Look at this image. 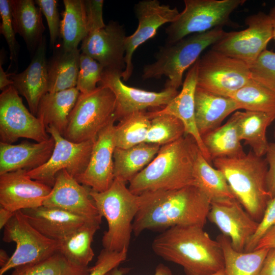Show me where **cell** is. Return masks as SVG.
Segmentation results:
<instances>
[{
  "mask_svg": "<svg viewBox=\"0 0 275 275\" xmlns=\"http://www.w3.org/2000/svg\"><path fill=\"white\" fill-rule=\"evenodd\" d=\"M160 147L143 143L128 148L116 147L113 155L115 178L129 182L151 162Z\"/></svg>",
  "mask_w": 275,
  "mask_h": 275,
  "instance_id": "cell-28",
  "label": "cell"
},
{
  "mask_svg": "<svg viewBox=\"0 0 275 275\" xmlns=\"http://www.w3.org/2000/svg\"><path fill=\"white\" fill-rule=\"evenodd\" d=\"M90 269L73 264L58 252L40 262L16 267L11 275H86Z\"/></svg>",
  "mask_w": 275,
  "mask_h": 275,
  "instance_id": "cell-38",
  "label": "cell"
},
{
  "mask_svg": "<svg viewBox=\"0 0 275 275\" xmlns=\"http://www.w3.org/2000/svg\"><path fill=\"white\" fill-rule=\"evenodd\" d=\"M47 20L50 35V45L53 48L60 33V22L56 0L35 1Z\"/></svg>",
  "mask_w": 275,
  "mask_h": 275,
  "instance_id": "cell-44",
  "label": "cell"
},
{
  "mask_svg": "<svg viewBox=\"0 0 275 275\" xmlns=\"http://www.w3.org/2000/svg\"><path fill=\"white\" fill-rule=\"evenodd\" d=\"M125 183L115 178L105 191L90 190L99 214L107 221V230L103 233L102 243L103 249L111 251L128 250L133 222L139 208V196Z\"/></svg>",
  "mask_w": 275,
  "mask_h": 275,
  "instance_id": "cell-5",
  "label": "cell"
},
{
  "mask_svg": "<svg viewBox=\"0 0 275 275\" xmlns=\"http://www.w3.org/2000/svg\"><path fill=\"white\" fill-rule=\"evenodd\" d=\"M270 17L273 30V39L275 41V5L270 9L268 14Z\"/></svg>",
  "mask_w": 275,
  "mask_h": 275,
  "instance_id": "cell-54",
  "label": "cell"
},
{
  "mask_svg": "<svg viewBox=\"0 0 275 275\" xmlns=\"http://www.w3.org/2000/svg\"><path fill=\"white\" fill-rule=\"evenodd\" d=\"M55 145L52 136L37 143L23 142L17 145L0 142V175L36 169L50 157Z\"/></svg>",
  "mask_w": 275,
  "mask_h": 275,
  "instance_id": "cell-23",
  "label": "cell"
},
{
  "mask_svg": "<svg viewBox=\"0 0 275 275\" xmlns=\"http://www.w3.org/2000/svg\"><path fill=\"white\" fill-rule=\"evenodd\" d=\"M13 85L11 79L8 78V75L4 71L2 67V59L0 62V89L3 91L7 87Z\"/></svg>",
  "mask_w": 275,
  "mask_h": 275,
  "instance_id": "cell-52",
  "label": "cell"
},
{
  "mask_svg": "<svg viewBox=\"0 0 275 275\" xmlns=\"http://www.w3.org/2000/svg\"><path fill=\"white\" fill-rule=\"evenodd\" d=\"M100 224L86 222L59 242L58 252L69 262L82 267H88L94 256L92 243Z\"/></svg>",
  "mask_w": 275,
  "mask_h": 275,
  "instance_id": "cell-32",
  "label": "cell"
},
{
  "mask_svg": "<svg viewBox=\"0 0 275 275\" xmlns=\"http://www.w3.org/2000/svg\"><path fill=\"white\" fill-rule=\"evenodd\" d=\"M46 131L55 141L52 154L44 164L26 174L31 178L52 187L57 174L61 170H66L75 178L85 171L96 138L74 143L66 139L52 126L47 127Z\"/></svg>",
  "mask_w": 275,
  "mask_h": 275,
  "instance_id": "cell-11",
  "label": "cell"
},
{
  "mask_svg": "<svg viewBox=\"0 0 275 275\" xmlns=\"http://www.w3.org/2000/svg\"><path fill=\"white\" fill-rule=\"evenodd\" d=\"M91 188L79 183L66 170L56 175L50 193L43 206L61 209L87 222L101 223L102 217L90 195Z\"/></svg>",
  "mask_w": 275,
  "mask_h": 275,
  "instance_id": "cell-16",
  "label": "cell"
},
{
  "mask_svg": "<svg viewBox=\"0 0 275 275\" xmlns=\"http://www.w3.org/2000/svg\"><path fill=\"white\" fill-rule=\"evenodd\" d=\"M4 228L3 241L14 242L16 246L7 263L1 267L0 275L19 266L45 260L58 252L59 242L40 233L21 210L14 212Z\"/></svg>",
  "mask_w": 275,
  "mask_h": 275,
  "instance_id": "cell-9",
  "label": "cell"
},
{
  "mask_svg": "<svg viewBox=\"0 0 275 275\" xmlns=\"http://www.w3.org/2000/svg\"><path fill=\"white\" fill-rule=\"evenodd\" d=\"M79 94L76 87L60 92H47L39 102L37 118L46 129L52 126L63 135L70 114Z\"/></svg>",
  "mask_w": 275,
  "mask_h": 275,
  "instance_id": "cell-26",
  "label": "cell"
},
{
  "mask_svg": "<svg viewBox=\"0 0 275 275\" xmlns=\"http://www.w3.org/2000/svg\"><path fill=\"white\" fill-rule=\"evenodd\" d=\"M245 62L210 50L198 60L197 87L229 97L251 79Z\"/></svg>",
  "mask_w": 275,
  "mask_h": 275,
  "instance_id": "cell-10",
  "label": "cell"
},
{
  "mask_svg": "<svg viewBox=\"0 0 275 275\" xmlns=\"http://www.w3.org/2000/svg\"><path fill=\"white\" fill-rule=\"evenodd\" d=\"M211 161L240 156L245 153L239 138L237 117L234 113L223 125L202 136Z\"/></svg>",
  "mask_w": 275,
  "mask_h": 275,
  "instance_id": "cell-29",
  "label": "cell"
},
{
  "mask_svg": "<svg viewBox=\"0 0 275 275\" xmlns=\"http://www.w3.org/2000/svg\"><path fill=\"white\" fill-rule=\"evenodd\" d=\"M239 138L257 156L265 155L268 146L266 130L275 120V113L245 111L236 112Z\"/></svg>",
  "mask_w": 275,
  "mask_h": 275,
  "instance_id": "cell-30",
  "label": "cell"
},
{
  "mask_svg": "<svg viewBox=\"0 0 275 275\" xmlns=\"http://www.w3.org/2000/svg\"><path fill=\"white\" fill-rule=\"evenodd\" d=\"M19 94L10 85L0 95L1 142L12 144L20 138L37 142L47 140L50 135L46 127L26 108Z\"/></svg>",
  "mask_w": 275,
  "mask_h": 275,
  "instance_id": "cell-13",
  "label": "cell"
},
{
  "mask_svg": "<svg viewBox=\"0 0 275 275\" xmlns=\"http://www.w3.org/2000/svg\"><path fill=\"white\" fill-rule=\"evenodd\" d=\"M150 119L146 143L161 146L173 143L185 134L183 124L175 116L160 114Z\"/></svg>",
  "mask_w": 275,
  "mask_h": 275,
  "instance_id": "cell-39",
  "label": "cell"
},
{
  "mask_svg": "<svg viewBox=\"0 0 275 275\" xmlns=\"http://www.w3.org/2000/svg\"><path fill=\"white\" fill-rule=\"evenodd\" d=\"M127 252V250L116 252L103 249L98 256L95 264L86 275H105L125 261Z\"/></svg>",
  "mask_w": 275,
  "mask_h": 275,
  "instance_id": "cell-43",
  "label": "cell"
},
{
  "mask_svg": "<svg viewBox=\"0 0 275 275\" xmlns=\"http://www.w3.org/2000/svg\"><path fill=\"white\" fill-rule=\"evenodd\" d=\"M103 67L96 60L81 52L76 88L81 93H88L97 88L100 81Z\"/></svg>",
  "mask_w": 275,
  "mask_h": 275,
  "instance_id": "cell-40",
  "label": "cell"
},
{
  "mask_svg": "<svg viewBox=\"0 0 275 275\" xmlns=\"http://www.w3.org/2000/svg\"><path fill=\"white\" fill-rule=\"evenodd\" d=\"M19 170L0 175V205L13 212L43 206L52 187Z\"/></svg>",
  "mask_w": 275,
  "mask_h": 275,
  "instance_id": "cell-19",
  "label": "cell"
},
{
  "mask_svg": "<svg viewBox=\"0 0 275 275\" xmlns=\"http://www.w3.org/2000/svg\"><path fill=\"white\" fill-rule=\"evenodd\" d=\"M213 162L224 174L235 198L259 223L271 199L267 187L266 159L250 152L238 157L217 158Z\"/></svg>",
  "mask_w": 275,
  "mask_h": 275,
  "instance_id": "cell-4",
  "label": "cell"
},
{
  "mask_svg": "<svg viewBox=\"0 0 275 275\" xmlns=\"http://www.w3.org/2000/svg\"><path fill=\"white\" fill-rule=\"evenodd\" d=\"M139 196V208L133 222V233L163 231L177 226L204 227L210 208L209 198L197 186L147 191Z\"/></svg>",
  "mask_w": 275,
  "mask_h": 275,
  "instance_id": "cell-1",
  "label": "cell"
},
{
  "mask_svg": "<svg viewBox=\"0 0 275 275\" xmlns=\"http://www.w3.org/2000/svg\"><path fill=\"white\" fill-rule=\"evenodd\" d=\"M275 225V196L269 201L257 230L247 243L244 251H254L262 235Z\"/></svg>",
  "mask_w": 275,
  "mask_h": 275,
  "instance_id": "cell-45",
  "label": "cell"
},
{
  "mask_svg": "<svg viewBox=\"0 0 275 275\" xmlns=\"http://www.w3.org/2000/svg\"><path fill=\"white\" fill-rule=\"evenodd\" d=\"M14 212L7 210V209L0 207V229H2L5 227L6 225L9 222L12 218Z\"/></svg>",
  "mask_w": 275,
  "mask_h": 275,
  "instance_id": "cell-51",
  "label": "cell"
},
{
  "mask_svg": "<svg viewBox=\"0 0 275 275\" xmlns=\"http://www.w3.org/2000/svg\"><path fill=\"white\" fill-rule=\"evenodd\" d=\"M265 155L268 165L267 187L272 199L275 196V143L268 144Z\"/></svg>",
  "mask_w": 275,
  "mask_h": 275,
  "instance_id": "cell-47",
  "label": "cell"
},
{
  "mask_svg": "<svg viewBox=\"0 0 275 275\" xmlns=\"http://www.w3.org/2000/svg\"><path fill=\"white\" fill-rule=\"evenodd\" d=\"M152 249L162 259L181 266L187 275H208L224 268L219 243L203 227L168 228L154 239Z\"/></svg>",
  "mask_w": 275,
  "mask_h": 275,
  "instance_id": "cell-2",
  "label": "cell"
},
{
  "mask_svg": "<svg viewBox=\"0 0 275 275\" xmlns=\"http://www.w3.org/2000/svg\"><path fill=\"white\" fill-rule=\"evenodd\" d=\"M63 4L65 9L60 28L62 49L72 50L77 49L89 34L85 3L83 0H63Z\"/></svg>",
  "mask_w": 275,
  "mask_h": 275,
  "instance_id": "cell-34",
  "label": "cell"
},
{
  "mask_svg": "<svg viewBox=\"0 0 275 275\" xmlns=\"http://www.w3.org/2000/svg\"><path fill=\"white\" fill-rule=\"evenodd\" d=\"M274 138H275V130H274Z\"/></svg>",
  "mask_w": 275,
  "mask_h": 275,
  "instance_id": "cell-56",
  "label": "cell"
},
{
  "mask_svg": "<svg viewBox=\"0 0 275 275\" xmlns=\"http://www.w3.org/2000/svg\"><path fill=\"white\" fill-rule=\"evenodd\" d=\"M216 240L223 251L226 275H260L269 249L238 252L232 248L227 236L219 234Z\"/></svg>",
  "mask_w": 275,
  "mask_h": 275,
  "instance_id": "cell-33",
  "label": "cell"
},
{
  "mask_svg": "<svg viewBox=\"0 0 275 275\" xmlns=\"http://www.w3.org/2000/svg\"><path fill=\"white\" fill-rule=\"evenodd\" d=\"M116 120H111L98 133L86 170L75 178L79 183L97 192L106 190L115 179L113 155L116 148L114 139Z\"/></svg>",
  "mask_w": 275,
  "mask_h": 275,
  "instance_id": "cell-20",
  "label": "cell"
},
{
  "mask_svg": "<svg viewBox=\"0 0 275 275\" xmlns=\"http://www.w3.org/2000/svg\"><path fill=\"white\" fill-rule=\"evenodd\" d=\"M21 211L36 230L46 237L57 241L65 238L85 223L89 222L68 211L44 206Z\"/></svg>",
  "mask_w": 275,
  "mask_h": 275,
  "instance_id": "cell-24",
  "label": "cell"
},
{
  "mask_svg": "<svg viewBox=\"0 0 275 275\" xmlns=\"http://www.w3.org/2000/svg\"><path fill=\"white\" fill-rule=\"evenodd\" d=\"M229 97L239 109L275 113V92L252 78Z\"/></svg>",
  "mask_w": 275,
  "mask_h": 275,
  "instance_id": "cell-37",
  "label": "cell"
},
{
  "mask_svg": "<svg viewBox=\"0 0 275 275\" xmlns=\"http://www.w3.org/2000/svg\"><path fill=\"white\" fill-rule=\"evenodd\" d=\"M195 102L196 121L201 136L220 126L227 117L239 109L231 97L198 87L195 92Z\"/></svg>",
  "mask_w": 275,
  "mask_h": 275,
  "instance_id": "cell-25",
  "label": "cell"
},
{
  "mask_svg": "<svg viewBox=\"0 0 275 275\" xmlns=\"http://www.w3.org/2000/svg\"><path fill=\"white\" fill-rule=\"evenodd\" d=\"M199 150L194 139L186 134L161 146L151 162L129 182V190L140 195L147 191L195 186L194 169Z\"/></svg>",
  "mask_w": 275,
  "mask_h": 275,
  "instance_id": "cell-3",
  "label": "cell"
},
{
  "mask_svg": "<svg viewBox=\"0 0 275 275\" xmlns=\"http://www.w3.org/2000/svg\"><path fill=\"white\" fill-rule=\"evenodd\" d=\"M247 28L227 32L213 44L212 50L241 60L249 66L253 63L273 39V30L268 14L259 12L247 17Z\"/></svg>",
  "mask_w": 275,
  "mask_h": 275,
  "instance_id": "cell-12",
  "label": "cell"
},
{
  "mask_svg": "<svg viewBox=\"0 0 275 275\" xmlns=\"http://www.w3.org/2000/svg\"><path fill=\"white\" fill-rule=\"evenodd\" d=\"M79 50H62L47 63L48 92H60L76 87L79 68Z\"/></svg>",
  "mask_w": 275,
  "mask_h": 275,
  "instance_id": "cell-31",
  "label": "cell"
},
{
  "mask_svg": "<svg viewBox=\"0 0 275 275\" xmlns=\"http://www.w3.org/2000/svg\"><path fill=\"white\" fill-rule=\"evenodd\" d=\"M124 271L122 269L116 267L105 275H124ZM172 273L171 269L163 264H159L156 267L154 275H172Z\"/></svg>",
  "mask_w": 275,
  "mask_h": 275,
  "instance_id": "cell-50",
  "label": "cell"
},
{
  "mask_svg": "<svg viewBox=\"0 0 275 275\" xmlns=\"http://www.w3.org/2000/svg\"><path fill=\"white\" fill-rule=\"evenodd\" d=\"M245 2V0H184L183 10L165 29V44L229 24L231 14Z\"/></svg>",
  "mask_w": 275,
  "mask_h": 275,
  "instance_id": "cell-8",
  "label": "cell"
},
{
  "mask_svg": "<svg viewBox=\"0 0 275 275\" xmlns=\"http://www.w3.org/2000/svg\"><path fill=\"white\" fill-rule=\"evenodd\" d=\"M10 257L8 256L7 252L3 249L0 250V266L1 267L5 265L9 261Z\"/></svg>",
  "mask_w": 275,
  "mask_h": 275,
  "instance_id": "cell-53",
  "label": "cell"
},
{
  "mask_svg": "<svg viewBox=\"0 0 275 275\" xmlns=\"http://www.w3.org/2000/svg\"><path fill=\"white\" fill-rule=\"evenodd\" d=\"M138 25L135 32L125 39V68L122 79L127 81L133 70L132 57L139 46L156 34L158 29L167 23H171L178 17L180 12L176 7L161 4L158 0H143L134 7Z\"/></svg>",
  "mask_w": 275,
  "mask_h": 275,
  "instance_id": "cell-14",
  "label": "cell"
},
{
  "mask_svg": "<svg viewBox=\"0 0 275 275\" xmlns=\"http://www.w3.org/2000/svg\"><path fill=\"white\" fill-rule=\"evenodd\" d=\"M249 66L253 79L275 92V52L266 49Z\"/></svg>",
  "mask_w": 275,
  "mask_h": 275,
  "instance_id": "cell-41",
  "label": "cell"
},
{
  "mask_svg": "<svg viewBox=\"0 0 275 275\" xmlns=\"http://www.w3.org/2000/svg\"><path fill=\"white\" fill-rule=\"evenodd\" d=\"M126 37L124 28L111 20L105 27L88 34L81 42V52L97 61L104 69L123 72Z\"/></svg>",
  "mask_w": 275,
  "mask_h": 275,
  "instance_id": "cell-18",
  "label": "cell"
},
{
  "mask_svg": "<svg viewBox=\"0 0 275 275\" xmlns=\"http://www.w3.org/2000/svg\"><path fill=\"white\" fill-rule=\"evenodd\" d=\"M194 176L195 186L209 198L211 202L235 198L223 172L212 167L200 150L196 158Z\"/></svg>",
  "mask_w": 275,
  "mask_h": 275,
  "instance_id": "cell-35",
  "label": "cell"
},
{
  "mask_svg": "<svg viewBox=\"0 0 275 275\" xmlns=\"http://www.w3.org/2000/svg\"><path fill=\"white\" fill-rule=\"evenodd\" d=\"M207 219L230 238L232 248L238 252L244 251L259 224L236 198L211 202Z\"/></svg>",
  "mask_w": 275,
  "mask_h": 275,
  "instance_id": "cell-17",
  "label": "cell"
},
{
  "mask_svg": "<svg viewBox=\"0 0 275 275\" xmlns=\"http://www.w3.org/2000/svg\"><path fill=\"white\" fill-rule=\"evenodd\" d=\"M260 275H275V249L269 250Z\"/></svg>",
  "mask_w": 275,
  "mask_h": 275,
  "instance_id": "cell-49",
  "label": "cell"
},
{
  "mask_svg": "<svg viewBox=\"0 0 275 275\" xmlns=\"http://www.w3.org/2000/svg\"><path fill=\"white\" fill-rule=\"evenodd\" d=\"M13 86L26 99L30 111L37 117L39 102L48 87L47 63L45 37L40 42L28 67L18 74H10Z\"/></svg>",
  "mask_w": 275,
  "mask_h": 275,
  "instance_id": "cell-22",
  "label": "cell"
},
{
  "mask_svg": "<svg viewBox=\"0 0 275 275\" xmlns=\"http://www.w3.org/2000/svg\"><path fill=\"white\" fill-rule=\"evenodd\" d=\"M262 249H275V225L262 235L254 250Z\"/></svg>",
  "mask_w": 275,
  "mask_h": 275,
  "instance_id": "cell-48",
  "label": "cell"
},
{
  "mask_svg": "<svg viewBox=\"0 0 275 275\" xmlns=\"http://www.w3.org/2000/svg\"><path fill=\"white\" fill-rule=\"evenodd\" d=\"M89 33L106 25L103 19V0L84 1Z\"/></svg>",
  "mask_w": 275,
  "mask_h": 275,
  "instance_id": "cell-46",
  "label": "cell"
},
{
  "mask_svg": "<svg viewBox=\"0 0 275 275\" xmlns=\"http://www.w3.org/2000/svg\"><path fill=\"white\" fill-rule=\"evenodd\" d=\"M116 107L115 96L106 87L98 86L90 93H80L63 136L74 143L95 139L111 120L116 119Z\"/></svg>",
  "mask_w": 275,
  "mask_h": 275,
  "instance_id": "cell-7",
  "label": "cell"
},
{
  "mask_svg": "<svg viewBox=\"0 0 275 275\" xmlns=\"http://www.w3.org/2000/svg\"><path fill=\"white\" fill-rule=\"evenodd\" d=\"M208 275H226L225 269H222Z\"/></svg>",
  "mask_w": 275,
  "mask_h": 275,
  "instance_id": "cell-55",
  "label": "cell"
},
{
  "mask_svg": "<svg viewBox=\"0 0 275 275\" xmlns=\"http://www.w3.org/2000/svg\"><path fill=\"white\" fill-rule=\"evenodd\" d=\"M223 28L194 34L170 45L164 44L155 53V61L144 66L143 79L168 77L165 88L177 89L182 84L184 71L200 58L202 52L212 46L226 34Z\"/></svg>",
  "mask_w": 275,
  "mask_h": 275,
  "instance_id": "cell-6",
  "label": "cell"
},
{
  "mask_svg": "<svg viewBox=\"0 0 275 275\" xmlns=\"http://www.w3.org/2000/svg\"><path fill=\"white\" fill-rule=\"evenodd\" d=\"M10 3L15 33L22 37L30 50L35 51L45 30L41 10L33 0H10Z\"/></svg>",
  "mask_w": 275,
  "mask_h": 275,
  "instance_id": "cell-27",
  "label": "cell"
},
{
  "mask_svg": "<svg viewBox=\"0 0 275 275\" xmlns=\"http://www.w3.org/2000/svg\"><path fill=\"white\" fill-rule=\"evenodd\" d=\"M150 120L145 111L132 113L119 120L114 129L115 147L125 149L145 143Z\"/></svg>",
  "mask_w": 275,
  "mask_h": 275,
  "instance_id": "cell-36",
  "label": "cell"
},
{
  "mask_svg": "<svg viewBox=\"0 0 275 275\" xmlns=\"http://www.w3.org/2000/svg\"><path fill=\"white\" fill-rule=\"evenodd\" d=\"M122 73L117 70L104 69L98 83V86L109 88L115 96L116 120L148 107H164L178 94L177 89L172 88L157 92L128 86L122 81Z\"/></svg>",
  "mask_w": 275,
  "mask_h": 275,
  "instance_id": "cell-15",
  "label": "cell"
},
{
  "mask_svg": "<svg viewBox=\"0 0 275 275\" xmlns=\"http://www.w3.org/2000/svg\"><path fill=\"white\" fill-rule=\"evenodd\" d=\"M197 75L198 60L188 70L182 84V90L177 95L161 109L148 112V114L150 118L157 115L168 114L179 119L183 124L185 134L194 139L202 154L210 163L212 161L196 121L195 95L197 87Z\"/></svg>",
  "mask_w": 275,
  "mask_h": 275,
  "instance_id": "cell-21",
  "label": "cell"
},
{
  "mask_svg": "<svg viewBox=\"0 0 275 275\" xmlns=\"http://www.w3.org/2000/svg\"><path fill=\"white\" fill-rule=\"evenodd\" d=\"M0 15L2 20L0 33L4 36L8 45L10 59L15 61L17 43L15 39L16 33L13 28L9 0H0Z\"/></svg>",
  "mask_w": 275,
  "mask_h": 275,
  "instance_id": "cell-42",
  "label": "cell"
}]
</instances>
